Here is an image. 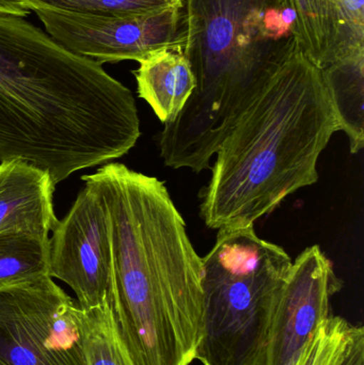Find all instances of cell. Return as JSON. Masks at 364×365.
<instances>
[{"mask_svg": "<svg viewBox=\"0 0 364 365\" xmlns=\"http://www.w3.org/2000/svg\"><path fill=\"white\" fill-rule=\"evenodd\" d=\"M0 365H2L1 364H0Z\"/></svg>", "mask_w": 364, "mask_h": 365, "instance_id": "cell-17", "label": "cell"}, {"mask_svg": "<svg viewBox=\"0 0 364 365\" xmlns=\"http://www.w3.org/2000/svg\"><path fill=\"white\" fill-rule=\"evenodd\" d=\"M81 334L87 365H136L118 327L110 299L81 309Z\"/></svg>", "mask_w": 364, "mask_h": 365, "instance_id": "cell-13", "label": "cell"}, {"mask_svg": "<svg viewBox=\"0 0 364 365\" xmlns=\"http://www.w3.org/2000/svg\"><path fill=\"white\" fill-rule=\"evenodd\" d=\"M31 11L56 10L100 16L145 14L180 6L181 0H25Z\"/></svg>", "mask_w": 364, "mask_h": 365, "instance_id": "cell-15", "label": "cell"}, {"mask_svg": "<svg viewBox=\"0 0 364 365\" xmlns=\"http://www.w3.org/2000/svg\"><path fill=\"white\" fill-rule=\"evenodd\" d=\"M343 283L320 246L292 262L274 315L265 365H296L320 326L331 314V300Z\"/></svg>", "mask_w": 364, "mask_h": 365, "instance_id": "cell-9", "label": "cell"}, {"mask_svg": "<svg viewBox=\"0 0 364 365\" xmlns=\"http://www.w3.org/2000/svg\"><path fill=\"white\" fill-rule=\"evenodd\" d=\"M45 31L75 55L100 64L137 61L162 48H183V8L145 14L100 16L66 11H34Z\"/></svg>", "mask_w": 364, "mask_h": 365, "instance_id": "cell-7", "label": "cell"}, {"mask_svg": "<svg viewBox=\"0 0 364 365\" xmlns=\"http://www.w3.org/2000/svg\"><path fill=\"white\" fill-rule=\"evenodd\" d=\"M181 1L197 86L158 141L167 167L199 173L301 47L292 0Z\"/></svg>", "mask_w": 364, "mask_h": 365, "instance_id": "cell-3", "label": "cell"}, {"mask_svg": "<svg viewBox=\"0 0 364 365\" xmlns=\"http://www.w3.org/2000/svg\"><path fill=\"white\" fill-rule=\"evenodd\" d=\"M49 238V277L66 283L77 304L90 310L110 299L113 246L108 212L98 191L83 184Z\"/></svg>", "mask_w": 364, "mask_h": 365, "instance_id": "cell-8", "label": "cell"}, {"mask_svg": "<svg viewBox=\"0 0 364 365\" xmlns=\"http://www.w3.org/2000/svg\"><path fill=\"white\" fill-rule=\"evenodd\" d=\"M106 205L111 308L136 365H190L202 334L203 261L164 182L119 163L81 177Z\"/></svg>", "mask_w": 364, "mask_h": 365, "instance_id": "cell-2", "label": "cell"}, {"mask_svg": "<svg viewBox=\"0 0 364 365\" xmlns=\"http://www.w3.org/2000/svg\"><path fill=\"white\" fill-rule=\"evenodd\" d=\"M138 63L134 75L139 98L151 106L162 123L172 121L196 89L189 61L181 49L162 48Z\"/></svg>", "mask_w": 364, "mask_h": 365, "instance_id": "cell-12", "label": "cell"}, {"mask_svg": "<svg viewBox=\"0 0 364 365\" xmlns=\"http://www.w3.org/2000/svg\"><path fill=\"white\" fill-rule=\"evenodd\" d=\"M341 130L322 71L296 49L216 152L201 217L213 230L251 227L318 180V160Z\"/></svg>", "mask_w": 364, "mask_h": 365, "instance_id": "cell-4", "label": "cell"}, {"mask_svg": "<svg viewBox=\"0 0 364 365\" xmlns=\"http://www.w3.org/2000/svg\"><path fill=\"white\" fill-rule=\"evenodd\" d=\"M81 309L53 278L0 293V364L87 365Z\"/></svg>", "mask_w": 364, "mask_h": 365, "instance_id": "cell-6", "label": "cell"}, {"mask_svg": "<svg viewBox=\"0 0 364 365\" xmlns=\"http://www.w3.org/2000/svg\"><path fill=\"white\" fill-rule=\"evenodd\" d=\"M49 240L0 237V293L49 276Z\"/></svg>", "mask_w": 364, "mask_h": 365, "instance_id": "cell-14", "label": "cell"}, {"mask_svg": "<svg viewBox=\"0 0 364 365\" xmlns=\"http://www.w3.org/2000/svg\"><path fill=\"white\" fill-rule=\"evenodd\" d=\"M203 261L202 365H265L269 331L292 266L254 225L220 230Z\"/></svg>", "mask_w": 364, "mask_h": 365, "instance_id": "cell-5", "label": "cell"}, {"mask_svg": "<svg viewBox=\"0 0 364 365\" xmlns=\"http://www.w3.org/2000/svg\"><path fill=\"white\" fill-rule=\"evenodd\" d=\"M298 44L322 72L364 66V0H292Z\"/></svg>", "mask_w": 364, "mask_h": 365, "instance_id": "cell-10", "label": "cell"}, {"mask_svg": "<svg viewBox=\"0 0 364 365\" xmlns=\"http://www.w3.org/2000/svg\"><path fill=\"white\" fill-rule=\"evenodd\" d=\"M56 185L47 171L23 160L0 162V237L49 240L59 219Z\"/></svg>", "mask_w": 364, "mask_h": 365, "instance_id": "cell-11", "label": "cell"}, {"mask_svg": "<svg viewBox=\"0 0 364 365\" xmlns=\"http://www.w3.org/2000/svg\"><path fill=\"white\" fill-rule=\"evenodd\" d=\"M0 13L26 17L30 13L25 0H0Z\"/></svg>", "mask_w": 364, "mask_h": 365, "instance_id": "cell-16", "label": "cell"}, {"mask_svg": "<svg viewBox=\"0 0 364 365\" xmlns=\"http://www.w3.org/2000/svg\"><path fill=\"white\" fill-rule=\"evenodd\" d=\"M132 91L23 16L0 13V162L55 185L128 154L140 137Z\"/></svg>", "mask_w": 364, "mask_h": 365, "instance_id": "cell-1", "label": "cell"}]
</instances>
